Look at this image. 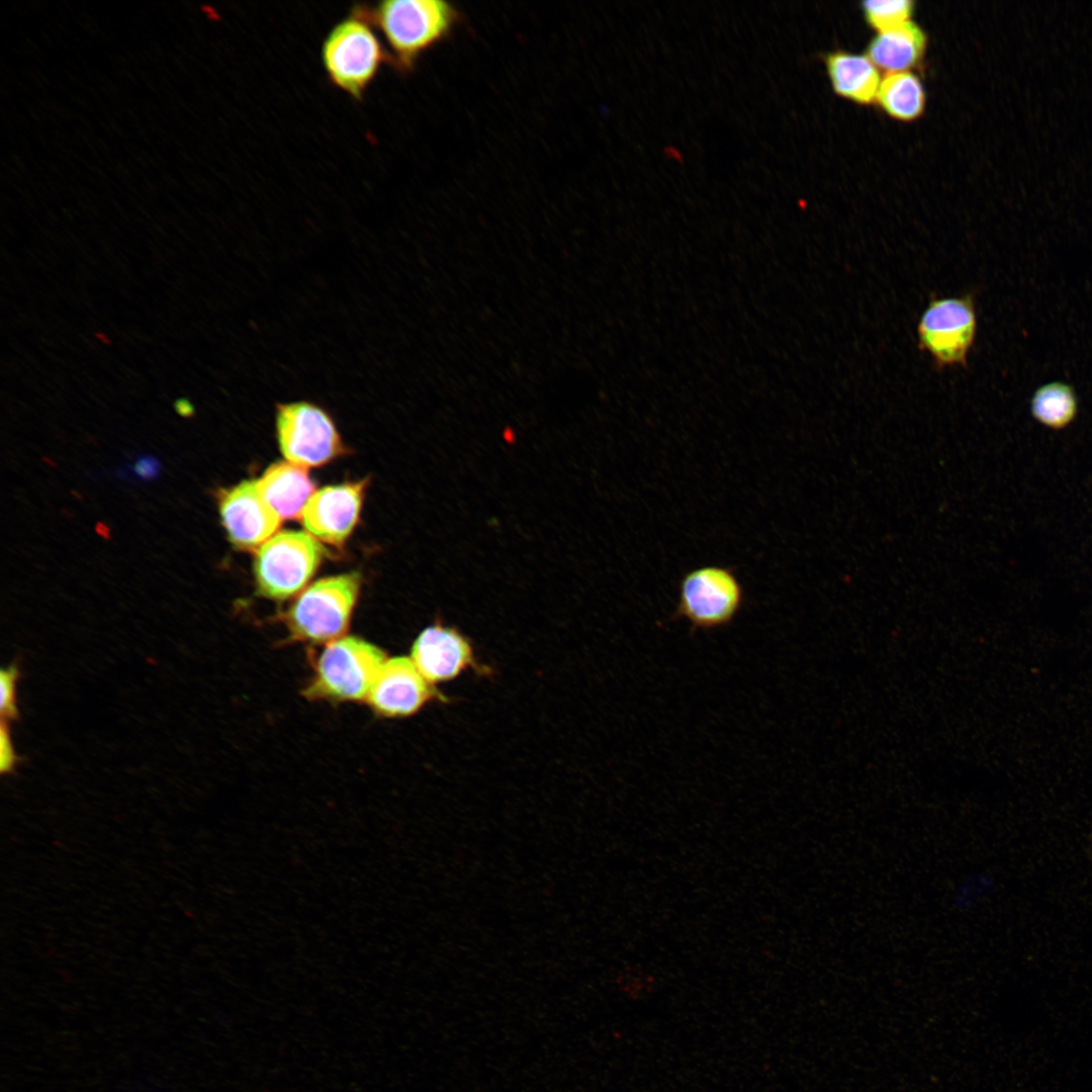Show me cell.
Instances as JSON below:
<instances>
[{
    "instance_id": "1",
    "label": "cell",
    "mask_w": 1092,
    "mask_h": 1092,
    "mask_svg": "<svg viewBox=\"0 0 1092 1092\" xmlns=\"http://www.w3.org/2000/svg\"><path fill=\"white\" fill-rule=\"evenodd\" d=\"M385 41L389 63L397 73H412L421 57L447 38L461 21L454 4L442 0H384L355 4Z\"/></svg>"
},
{
    "instance_id": "2",
    "label": "cell",
    "mask_w": 1092,
    "mask_h": 1092,
    "mask_svg": "<svg viewBox=\"0 0 1092 1092\" xmlns=\"http://www.w3.org/2000/svg\"><path fill=\"white\" fill-rule=\"evenodd\" d=\"M376 29L351 10L325 36L321 60L329 82L355 101H362L389 59Z\"/></svg>"
},
{
    "instance_id": "3",
    "label": "cell",
    "mask_w": 1092,
    "mask_h": 1092,
    "mask_svg": "<svg viewBox=\"0 0 1092 1092\" xmlns=\"http://www.w3.org/2000/svg\"><path fill=\"white\" fill-rule=\"evenodd\" d=\"M745 590L734 567L707 564L686 571L668 621L687 620L691 632L729 626L745 604Z\"/></svg>"
},
{
    "instance_id": "4",
    "label": "cell",
    "mask_w": 1092,
    "mask_h": 1092,
    "mask_svg": "<svg viewBox=\"0 0 1092 1092\" xmlns=\"http://www.w3.org/2000/svg\"><path fill=\"white\" fill-rule=\"evenodd\" d=\"M385 660L381 649L361 638L336 639L318 657L314 676L303 695L312 700H367Z\"/></svg>"
},
{
    "instance_id": "5",
    "label": "cell",
    "mask_w": 1092,
    "mask_h": 1092,
    "mask_svg": "<svg viewBox=\"0 0 1092 1092\" xmlns=\"http://www.w3.org/2000/svg\"><path fill=\"white\" fill-rule=\"evenodd\" d=\"M361 577L347 573L322 578L305 588L285 615L291 636L324 643L343 637L357 602Z\"/></svg>"
},
{
    "instance_id": "6",
    "label": "cell",
    "mask_w": 1092,
    "mask_h": 1092,
    "mask_svg": "<svg viewBox=\"0 0 1092 1092\" xmlns=\"http://www.w3.org/2000/svg\"><path fill=\"white\" fill-rule=\"evenodd\" d=\"M324 548L312 535L299 531L275 534L257 551L254 572L258 593L268 599L285 600L313 575Z\"/></svg>"
},
{
    "instance_id": "7",
    "label": "cell",
    "mask_w": 1092,
    "mask_h": 1092,
    "mask_svg": "<svg viewBox=\"0 0 1092 1092\" xmlns=\"http://www.w3.org/2000/svg\"><path fill=\"white\" fill-rule=\"evenodd\" d=\"M976 334L971 294L931 298L917 325L918 348L928 353L938 368L966 366Z\"/></svg>"
},
{
    "instance_id": "8",
    "label": "cell",
    "mask_w": 1092,
    "mask_h": 1092,
    "mask_svg": "<svg viewBox=\"0 0 1092 1092\" xmlns=\"http://www.w3.org/2000/svg\"><path fill=\"white\" fill-rule=\"evenodd\" d=\"M275 425L281 451L290 463L304 468L320 466L342 452L334 420L316 403H278Z\"/></svg>"
},
{
    "instance_id": "9",
    "label": "cell",
    "mask_w": 1092,
    "mask_h": 1092,
    "mask_svg": "<svg viewBox=\"0 0 1092 1092\" xmlns=\"http://www.w3.org/2000/svg\"><path fill=\"white\" fill-rule=\"evenodd\" d=\"M218 512L230 542L238 549L263 545L281 518L261 493L257 480H244L218 492Z\"/></svg>"
},
{
    "instance_id": "10",
    "label": "cell",
    "mask_w": 1092,
    "mask_h": 1092,
    "mask_svg": "<svg viewBox=\"0 0 1092 1092\" xmlns=\"http://www.w3.org/2000/svg\"><path fill=\"white\" fill-rule=\"evenodd\" d=\"M366 481L347 482L314 491L300 515L304 528L315 539L340 546L359 518Z\"/></svg>"
},
{
    "instance_id": "11",
    "label": "cell",
    "mask_w": 1092,
    "mask_h": 1092,
    "mask_svg": "<svg viewBox=\"0 0 1092 1092\" xmlns=\"http://www.w3.org/2000/svg\"><path fill=\"white\" fill-rule=\"evenodd\" d=\"M440 698L443 696L424 677L411 657L398 656L385 660L367 701L380 715L405 717Z\"/></svg>"
},
{
    "instance_id": "12",
    "label": "cell",
    "mask_w": 1092,
    "mask_h": 1092,
    "mask_svg": "<svg viewBox=\"0 0 1092 1092\" xmlns=\"http://www.w3.org/2000/svg\"><path fill=\"white\" fill-rule=\"evenodd\" d=\"M411 659L432 685L453 679L476 665L468 639L441 623L420 633L413 644Z\"/></svg>"
},
{
    "instance_id": "13",
    "label": "cell",
    "mask_w": 1092,
    "mask_h": 1092,
    "mask_svg": "<svg viewBox=\"0 0 1092 1092\" xmlns=\"http://www.w3.org/2000/svg\"><path fill=\"white\" fill-rule=\"evenodd\" d=\"M257 483L263 496L281 519L300 518L314 489L306 468L288 461L272 464Z\"/></svg>"
},
{
    "instance_id": "14",
    "label": "cell",
    "mask_w": 1092,
    "mask_h": 1092,
    "mask_svg": "<svg viewBox=\"0 0 1092 1092\" xmlns=\"http://www.w3.org/2000/svg\"><path fill=\"white\" fill-rule=\"evenodd\" d=\"M927 36L913 21H906L875 35L867 47V57L875 66L903 72L918 65L925 53Z\"/></svg>"
},
{
    "instance_id": "15",
    "label": "cell",
    "mask_w": 1092,
    "mask_h": 1092,
    "mask_svg": "<svg viewBox=\"0 0 1092 1092\" xmlns=\"http://www.w3.org/2000/svg\"><path fill=\"white\" fill-rule=\"evenodd\" d=\"M825 65L838 95L859 104H869L876 98L880 74L867 56L835 51L826 54Z\"/></svg>"
},
{
    "instance_id": "16",
    "label": "cell",
    "mask_w": 1092,
    "mask_h": 1092,
    "mask_svg": "<svg viewBox=\"0 0 1092 1092\" xmlns=\"http://www.w3.org/2000/svg\"><path fill=\"white\" fill-rule=\"evenodd\" d=\"M880 106L890 116L911 121L925 107V91L919 77L911 72H891L880 82L877 96Z\"/></svg>"
},
{
    "instance_id": "17",
    "label": "cell",
    "mask_w": 1092,
    "mask_h": 1092,
    "mask_svg": "<svg viewBox=\"0 0 1092 1092\" xmlns=\"http://www.w3.org/2000/svg\"><path fill=\"white\" fill-rule=\"evenodd\" d=\"M1031 413L1038 422L1048 427H1066L1077 413V399L1073 388L1059 381L1039 387L1031 399Z\"/></svg>"
},
{
    "instance_id": "18",
    "label": "cell",
    "mask_w": 1092,
    "mask_h": 1092,
    "mask_svg": "<svg viewBox=\"0 0 1092 1092\" xmlns=\"http://www.w3.org/2000/svg\"><path fill=\"white\" fill-rule=\"evenodd\" d=\"M915 2L912 0L863 1L861 10L866 21L873 28L889 30L909 20L913 14Z\"/></svg>"
},
{
    "instance_id": "19",
    "label": "cell",
    "mask_w": 1092,
    "mask_h": 1092,
    "mask_svg": "<svg viewBox=\"0 0 1092 1092\" xmlns=\"http://www.w3.org/2000/svg\"><path fill=\"white\" fill-rule=\"evenodd\" d=\"M995 888L994 879L989 875H977L965 880L956 898L961 909H971L986 900Z\"/></svg>"
},
{
    "instance_id": "20",
    "label": "cell",
    "mask_w": 1092,
    "mask_h": 1092,
    "mask_svg": "<svg viewBox=\"0 0 1092 1092\" xmlns=\"http://www.w3.org/2000/svg\"><path fill=\"white\" fill-rule=\"evenodd\" d=\"M18 677L19 670L14 664L1 670L0 712L2 720H5L7 722L11 720H16L18 718V710L16 704V682Z\"/></svg>"
},
{
    "instance_id": "21",
    "label": "cell",
    "mask_w": 1092,
    "mask_h": 1092,
    "mask_svg": "<svg viewBox=\"0 0 1092 1092\" xmlns=\"http://www.w3.org/2000/svg\"><path fill=\"white\" fill-rule=\"evenodd\" d=\"M17 762V756L15 754L12 741L10 738V732L8 722L1 721L0 730V768L1 772H10Z\"/></svg>"
},
{
    "instance_id": "22",
    "label": "cell",
    "mask_w": 1092,
    "mask_h": 1092,
    "mask_svg": "<svg viewBox=\"0 0 1092 1092\" xmlns=\"http://www.w3.org/2000/svg\"><path fill=\"white\" fill-rule=\"evenodd\" d=\"M176 407L180 414L188 415L192 412L191 404L185 399H179L176 403Z\"/></svg>"
},
{
    "instance_id": "23",
    "label": "cell",
    "mask_w": 1092,
    "mask_h": 1092,
    "mask_svg": "<svg viewBox=\"0 0 1092 1092\" xmlns=\"http://www.w3.org/2000/svg\"><path fill=\"white\" fill-rule=\"evenodd\" d=\"M1085 852L1088 860L1092 864V840H1088Z\"/></svg>"
},
{
    "instance_id": "24",
    "label": "cell",
    "mask_w": 1092,
    "mask_h": 1092,
    "mask_svg": "<svg viewBox=\"0 0 1092 1092\" xmlns=\"http://www.w3.org/2000/svg\"><path fill=\"white\" fill-rule=\"evenodd\" d=\"M1088 840H1092V823H1091L1089 834H1088Z\"/></svg>"
}]
</instances>
